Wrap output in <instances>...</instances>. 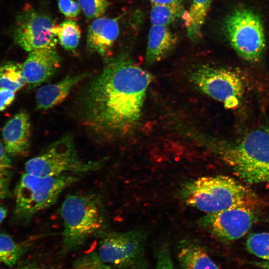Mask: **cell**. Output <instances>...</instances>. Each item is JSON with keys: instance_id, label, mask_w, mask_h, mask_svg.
I'll return each instance as SVG.
<instances>
[{"instance_id": "obj_2", "label": "cell", "mask_w": 269, "mask_h": 269, "mask_svg": "<svg viewBox=\"0 0 269 269\" xmlns=\"http://www.w3.org/2000/svg\"><path fill=\"white\" fill-rule=\"evenodd\" d=\"M216 148L239 177L269 186V128H260L236 140L219 143Z\"/></svg>"}, {"instance_id": "obj_31", "label": "cell", "mask_w": 269, "mask_h": 269, "mask_svg": "<svg viewBox=\"0 0 269 269\" xmlns=\"http://www.w3.org/2000/svg\"><path fill=\"white\" fill-rule=\"evenodd\" d=\"M151 3H168L175 2H181L182 0H149Z\"/></svg>"}, {"instance_id": "obj_12", "label": "cell", "mask_w": 269, "mask_h": 269, "mask_svg": "<svg viewBox=\"0 0 269 269\" xmlns=\"http://www.w3.org/2000/svg\"><path fill=\"white\" fill-rule=\"evenodd\" d=\"M60 63V57L55 48L30 51L22 64L26 84L32 87L40 85L54 74Z\"/></svg>"}, {"instance_id": "obj_4", "label": "cell", "mask_w": 269, "mask_h": 269, "mask_svg": "<svg viewBox=\"0 0 269 269\" xmlns=\"http://www.w3.org/2000/svg\"><path fill=\"white\" fill-rule=\"evenodd\" d=\"M188 205L211 214L232 206L253 203L255 196L247 187L225 175L204 176L190 180L180 190Z\"/></svg>"}, {"instance_id": "obj_11", "label": "cell", "mask_w": 269, "mask_h": 269, "mask_svg": "<svg viewBox=\"0 0 269 269\" xmlns=\"http://www.w3.org/2000/svg\"><path fill=\"white\" fill-rule=\"evenodd\" d=\"M252 207L251 204H242L207 214L200 224L219 240L233 241L243 237L252 227L255 220Z\"/></svg>"}, {"instance_id": "obj_16", "label": "cell", "mask_w": 269, "mask_h": 269, "mask_svg": "<svg viewBox=\"0 0 269 269\" xmlns=\"http://www.w3.org/2000/svg\"><path fill=\"white\" fill-rule=\"evenodd\" d=\"M85 76V73L67 76L56 83L40 87L37 91L35 97L37 108L45 110L60 103L67 97L73 87Z\"/></svg>"}, {"instance_id": "obj_7", "label": "cell", "mask_w": 269, "mask_h": 269, "mask_svg": "<svg viewBox=\"0 0 269 269\" xmlns=\"http://www.w3.org/2000/svg\"><path fill=\"white\" fill-rule=\"evenodd\" d=\"M223 29L240 56L250 62L261 59L266 40L262 20L256 12L246 7L234 9L226 17Z\"/></svg>"}, {"instance_id": "obj_28", "label": "cell", "mask_w": 269, "mask_h": 269, "mask_svg": "<svg viewBox=\"0 0 269 269\" xmlns=\"http://www.w3.org/2000/svg\"><path fill=\"white\" fill-rule=\"evenodd\" d=\"M15 92L3 88H0V111L7 108L14 101Z\"/></svg>"}, {"instance_id": "obj_8", "label": "cell", "mask_w": 269, "mask_h": 269, "mask_svg": "<svg viewBox=\"0 0 269 269\" xmlns=\"http://www.w3.org/2000/svg\"><path fill=\"white\" fill-rule=\"evenodd\" d=\"M100 258L117 269H147L145 231L135 228L126 232L104 231L99 235Z\"/></svg>"}, {"instance_id": "obj_6", "label": "cell", "mask_w": 269, "mask_h": 269, "mask_svg": "<svg viewBox=\"0 0 269 269\" xmlns=\"http://www.w3.org/2000/svg\"><path fill=\"white\" fill-rule=\"evenodd\" d=\"M103 162L85 161L81 159L73 140L69 136L50 144L46 150L28 160L25 172L37 176H56L64 174L79 175L99 169Z\"/></svg>"}, {"instance_id": "obj_14", "label": "cell", "mask_w": 269, "mask_h": 269, "mask_svg": "<svg viewBox=\"0 0 269 269\" xmlns=\"http://www.w3.org/2000/svg\"><path fill=\"white\" fill-rule=\"evenodd\" d=\"M118 18L99 17L89 26L87 46L101 56H107L119 34Z\"/></svg>"}, {"instance_id": "obj_25", "label": "cell", "mask_w": 269, "mask_h": 269, "mask_svg": "<svg viewBox=\"0 0 269 269\" xmlns=\"http://www.w3.org/2000/svg\"><path fill=\"white\" fill-rule=\"evenodd\" d=\"M74 269H112L104 263L96 252L86 254L78 258L74 262Z\"/></svg>"}, {"instance_id": "obj_10", "label": "cell", "mask_w": 269, "mask_h": 269, "mask_svg": "<svg viewBox=\"0 0 269 269\" xmlns=\"http://www.w3.org/2000/svg\"><path fill=\"white\" fill-rule=\"evenodd\" d=\"M56 25L48 15L33 9H27L16 16L12 36L15 43L28 52L55 48L57 42L54 32Z\"/></svg>"}, {"instance_id": "obj_27", "label": "cell", "mask_w": 269, "mask_h": 269, "mask_svg": "<svg viewBox=\"0 0 269 269\" xmlns=\"http://www.w3.org/2000/svg\"><path fill=\"white\" fill-rule=\"evenodd\" d=\"M155 269H174L170 252L166 247H163L158 251Z\"/></svg>"}, {"instance_id": "obj_26", "label": "cell", "mask_w": 269, "mask_h": 269, "mask_svg": "<svg viewBox=\"0 0 269 269\" xmlns=\"http://www.w3.org/2000/svg\"><path fill=\"white\" fill-rule=\"evenodd\" d=\"M58 4L60 11L67 17L74 18L80 12L79 4L73 0H58Z\"/></svg>"}, {"instance_id": "obj_19", "label": "cell", "mask_w": 269, "mask_h": 269, "mask_svg": "<svg viewBox=\"0 0 269 269\" xmlns=\"http://www.w3.org/2000/svg\"><path fill=\"white\" fill-rule=\"evenodd\" d=\"M181 2L168 3H151L150 13L152 25L168 26L183 12Z\"/></svg>"}, {"instance_id": "obj_15", "label": "cell", "mask_w": 269, "mask_h": 269, "mask_svg": "<svg viewBox=\"0 0 269 269\" xmlns=\"http://www.w3.org/2000/svg\"><path fill=\"white\" fill-rule=\"evenodd\" d=\"M177 43V36L168 26L152 25L148 35L145 60L152 64L163 58Z\"/></svg>"}, {"instance_id": "obj_23", "label": "cell", "mask_w": 269, "mask_h": 269, "mask_svg": "<svg viewBox=\"0 0 269 269\" xmlns=\"http://www.w3.org/2000/svg\"><path fill=\"white\" fill-rule=\"evenodd\" d=\"M246 246L250 253L263 261L269 262V232L251 235L247 240Z\"/></svg>"}, {"instance_id": "obj_33", "label": "cell", "mask_w": 269, "mask_h": 269, "mask_svg": "<svg viewBox=\"0 0 269 269\" xmlns=\"http://www.w3.org/2000/svg\"><path fill=\"white\" fill-rule=\"evenodd\" d=\"M257 266L263 269H269V262L262 261L255 263Z\"/></svg>"}, {"instance_id": "obj_3", "label": "cell", "mask_w": 269, "mask_h": 269, "mask_svg": "<svg viewBox=\"0 0 269 269\" xmlns=\"http://www.w3.org/2000/svg\"><path fill=\"white\" fill-rule=\"evenodd\" d=\"M63 230L62 251L71 252L93 235L105 231V209L101 199L91 193L67 196L61 207Z\"/></svg>"}, {"instance_id": "obj_24", "label": "cell", "mask_w": 269, "mask_h": 269, "mask_svg": "<svg viewBox=\"0 0 269 269\" xmlns=\"http://www.w3.org/2000/svg\"><path fill=\"white\" fill-rule=\"evenodd\" d=\"M85 16L90 19L98 18L103 15L109 5L107 0H78Z\"/></svg>"}, {"instance_id": "obj_34", "label": "cell", "mask_w": 269, "mask_h": 269, "mask_svg": "<svg viewBox=\"0 0 269 269\" xmlns=\"http://www.w3.org/2000/svg\"><path fill=\"white\" fill-rule=\"evenodd\" d=\"M16 269H43L41 268L34 267V266H25L17 268Z\"/></svg>"}, {"instance_id": "obj_18", "label": "cell", "mask_w": 269, "mask_h": 269, "mask_svg": "<svg viewBox=\"0 0 269 269\" xmlns=\"http://www.w3.org/2000/svg\"><path fill=\"white\" fill-rule=\"evenodd\" d=\"M212 0H192L189 10L182 17L188 37L195 41L201 37V29Z\"/></svg>"}, {"instance_id": "obj_21", "label": "cell", "mask_w": 269, "mask_h": 269, "mask_svg": "<svg viewBox=\"0 0 269 269\" xmlns=\"http://www.w3.org/2000/svg\"><path fill=\"white\" fill-rule=\"evenodd\" d=\"M54 32L60 45L66 50L73 51L79 44L81 29L74 21L65 20L59 25H56Z\"/></svg>"}, {"instance_id": "obj_32", "label": "cell", "mask_w": 269, "mask_h": 269, "mask_svg": "<svg viewBox=\"0 0 269 269\" xmlns=\"http://www.w3.org/2000/svg\"><path fill=\"white\" fill-rule=\"evenodd\" d=\"M6 215V209L4 207L0 206V224L3 221Z\"/></svg>"}, {"instance_id": "obj_22", "label": "cell", "mask_w": 269, "mask_h": 269, "mask_svg": "<svg viewBox=\"0 0 269 269\" xmlns=\"http://www.w3.org/2000/svg\"><path fill=\"white\" fill-rule=\"evenodd\" d=\"M24 251L25 247L16 243L8 235L0 232V261L12 267Z\"/></svg>"}, {"instance_id": "obj_20", "label": "cell", "mask_w": 269, "mask_h": 269, "mask_svg": "<svg viewBox=\"0 0 269 269\" xmlns=\"http://www.w3.org/2000/svg\"><path fill=\"white\" fill-rule=\"evenodd\" d=\"M25 84L22 64L13 62H7L0 66V88L16 92Z\"/></svg>"}, {"instance_id": "obj_9", "label": "cell", "mask_w": 269, "mask_h": 269, "mask_svg": "<svg viewBox=\"0 0 269 269\" xmlns=\"http://www.w3.org/2000/svg\"><path fill=\"white\" fill-rule=\"evenodd\" d=\"M190 77L199 89L222 103L225 108L234 109L240 104L245 86L237 73L225 68L204 65L194 69Z\"/></svg>"}, {"instance_id": "obj_17", "label": "cell", "mask_w": 269, "mask_h": 269, "mask_svg": "<svg viewBox=\"0 0 269 269\" xmlns=\"http://www.w3.org/2000/svg\"><path fill=\"white\" fill-rule=\"evenodd\" d=\"M178 259L182 269H219L204 249L194 243H182Z\"/></svg>"}, {"instance_id": "obj_5", "label": "cell", "mask_w": 269, "mask_h": 269, "mask_svg": "<svg viewBox=\"0 0 269 269\" xmlns=\"http://www.w3.org/2000/svg\"><path fill=\"white\" fill-rule=\"evenodd\" d=\"M78 179L73 174L37 176L24 173L14 190V219L28 222L38 212L54 204L63 190Z\"/></svg>"}, {"instance_id": "obj_30", "label": "cell", "mask_w": 269, "mask_h": 269, "mask_svg": "<svg viewBox=\"0 0 269 269\" xmlns=\"http://www.w3.org/2000/svg\"><path fill=\"white\" fill-rule=\"evenodd\" d=\"M9 172L0 171V198H4L8 195Z\"/></svg>"}, {"instance_id": "obj_29", "label": "cell", "mask_w": 269, "mask_h": 269, "mask_svg": "<svg viewBox=\"0 0 269 269\" xmlns=\"http://www.w3.org/2000/svg\"><path fill=\"white\" fill-rule=\"evenodd\" d=\"M11 167V161L10 156L7 153L3 144L0 139V171L9 172Z\"/></svg>"}, {"instance_id": "obj_13", "label": "cell", "mask_w": 269, "mask_h": 269, "mask_svg": "<svg viewBox=\"0 0 269 269\" xmlns=\"http://www.w3.org/2000/svg\"><path fill=\"white\" fill-rule=\"evenodd\" d=\"M30 123L28 114L20 112L4 125L2 131L3 144L9 156L25 155L29 151Z\"/></svg>"}, {"instance_id": "obj_1", "label": "cell", "mask_w": 269, "mask_h": 269, "mask_svg": "<svg viewBox=\"0 0 269 269\" xmlns=\"http://www.w3.org/2000/svg\"><path fill=\"white\" fill-rule=\"evenodd\" d=\"M152 75L125 54L110 59L90 84L83 100L85 120L107 137L126 132L139 120Z\"/></svg>"}]
</instances>
